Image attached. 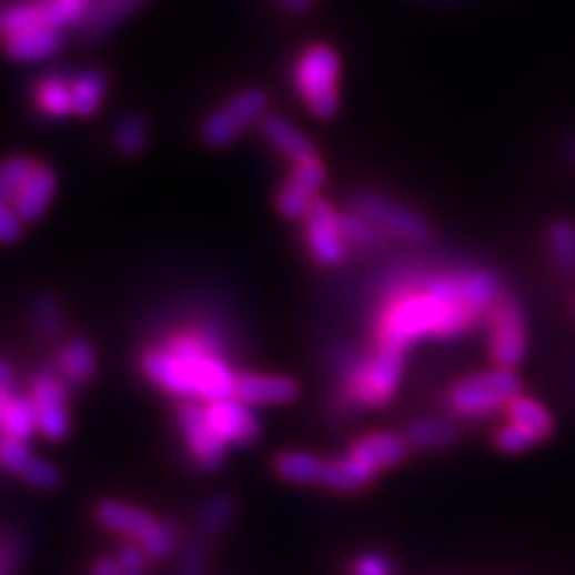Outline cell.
I'll return each mask as SVG.
<instances>
[{
	"label": "cell",
	"mask_w": 575,
	"mask_h": 575,
	"mask_svg": "<svg viewBox=\"0 0 575 575\" xmlns=\"http://www.w3.org/2000/svg\"><path fill=\"white\" fill-rule=\"evenodd\" d=\"M480 317L467 305H445L428 292L405 294L386 314L382 343L407 350L410 341L422 335L456 337L480 322Z\"/></svg>",
	"instance_id": "6da1fadb"
},
{
	"label": "cell",
	"mask_w": 575,
	"mask_h": 575,
	"mask_svg": "<svg viewBox=\"0 0 575 575\" xmlns=\"http://www.w3.org/2000/svg\"><path fill=\"white\" fill-rule=\"evenodd\" d=\"M340 56L324 43L307 48L299 56L294 67V88L303 103L320 120H329L340 109Z\"/></svg>",
	"instance_id": "7a4b0ae2"
},
{
	"label": "cell",
	"mask_w": 575,
	"mask_h": 575,
	"mask_svg": "<svg viewBox=\"0 0 575 575\" xmlns=\"http://www.w3.org/2000/svg\"><path fill=\"white\" fill-rule=\"evenodd\" d=\"M523 391L521 377L512 369H495L461 380L447 396L450 407L467 418H486L507 407Z\"/></svg>",
	"instance_id": "3957f363"
},
{
	"label": "cell",
	"mask_w": 575,
	"mask_h": 575,
	"mask_svg": "<svg viewBox=\"0 0 575 575\" xmlns=\"http://www.w3.org/2000/svg\"><path fill=\"white\" fill-rule=\"evenodd\" d=\"M167 350L188 369L199 396L210 403L235 396L236 375L218 356L210 354L199 337H178Z\"/></svg>",
	"instance_id": "277c9868"
},
{
	"label": "cell",
	"mask_w": 575,
	"mask_h": 575,
	"mask_svg": "<svg viewBox=\"0 0 575 575\" xmlns=\"http://www.w3.org/2000/svg\"><path fill=\"white\" fill-rule=\"evenodd\" d=\"M491 354L501 369L521 365L526 354V324L521 303L501 294L491 310Z\"/></svg>",
	"instance_id": "5b68a950"
},
{
	"label": "cell",
	"mask_w": 575,
	"mask_h": 575,
	"mask_svg": "<svg viewBox=\"0 0 575 575\" xmlns=\"http://www.w3.org/2000/svg\"><path fill=\"white\" fill-rule=\"evenodd\" d=\"M354 211L363 213L373 224H377L389 235L407 239V241H424L431 235L428 222L416 211L405 210L393 203L391 199L363 190L354 196Z\"/></svg>",
	"instance_id": "8992f818"
},
{
	"label": "cell",
	"mask_w": 575,
	"mask_h": 575,
	"mask_svg": "<svg viewBox=\"0 0 575 575\" xmlns=\"http://www.w3.org/2000/svg\"><path fill=\"white\" fill-rule=\"evenodd\" d=\"M403 354L405 350L382 343L375 356L354 377V393L361 401L366 405H384L391 401L403 373Z\"/></svg>",
	"instance_id": "52a82bcc"
},
{
	"label": "cell",
	"mask_w": 575,
	"mask_h": 575,
	"mask_svg": "<svg viewBox=\"0 0 575 575\" xmlns=\"http://www.w3.org/2000/svg\"><path fill=\"white\" fill-rule=\"evenodd\" d=\"M305 235L315 261L337 264L343 259V233L340 213L324 199H315L305 215Z\"/></svg>",
	"instance_id": "ba28073f"
},
{
	"label": "cell",
	"mask_w": 575,
	"mask_h": 575,
	"mask_svg": "<svg viewBox=\"0 0 575 575\" xmlns=\"http://www.w3.org/2000/svg\"><path fill=\"white\" fill-rule=\"evenodd\" d=\"M324 180L326 171L317 158L299 162L278 194L280 213L288 220H305L315 201V192L322 188Z\"/></svg>",
	"instance_id": "9c48e42d"
},
{
	"label": "cell",
	"mask_w": 575,
	"mask_h": 575,
	"mask_svg": "<svg viewBox=\"0 0 575 575\" xmlns=\"http://www.w3.org/2000/svg\"><path fill=\"white\" fill-rule=\"evenodd\" d=\"M180 426L196 463L203 470H218L224 461L226 442L213 431L208 412L196 403H185L180 410Z\"/></svg>",
	"instance_id": "30bf717a"
},
{
	"label": "cell",
	"mask_w": 575,
	"mask_h": 575,
	"mask_svg": "<svg viewBox=\"0 0 575 575\" xmlns=\"http://www.w3.org/2000/svg\"><path fill=\"white\" fill-rule=\"evenodd\" d=\"M213 431L226 442V444H252L259 433V418L250 412V405L239 401L236 396H229L222 401H211L205 410Z\"/></svg>",
	"instance_id": "8fae6325"
},
{
	"label": "cell",
	"mask_w": 575,
	"mask_h": 575,
	"mask_svg": "<svg viewBox=\"0 0 575 575\" xmlns=\"http://www.w3.org/2000/svg\"><path fill=\"white\" fill-rule=\"evenodd\" d=\"M32 401L37 405L39 433L48 440L60 442L69 433L67 414V393L64 389L48 375H39L32 384Z\"/></svg>",
	"instance_id": "7c38bea8"
},
{
	"label": "cell",
	"mask_w": 575,
	"mask_h": 575,
	"mask_svg": "<svg viewBox=\"0 0 575 575\" xmlns=\"http://www.w3.org/2000/svg\"><path fill=\"white\" fill-rule=\"evenodd\" d=\"M296 384L282 375H236L235 396L248 405H282L296 399Z\"/></svg>",
	"instance_id": "4fadbf2b"
},
{
	"label": "cell",
	"mask_w": 575,
	"mask_h": 575,
	"mask_svg": "<svg viewBox=\"0 0 575 575\" xmlns=\"http://www.w3.org/2000/svg\"><path fill=\"white\" fill-rule=\"evenodd\" d=\"M141 369L167 393L178 394V396L196 394L188 369L169 350H148L141 359Z\"/></svg>",
	"instance_id": "5bb4252c"
},
{
	"label": "cell",
	"mask_w": 575,
	"mask_h": 575,
	"mask_svg": "<svg viewBox=\"0 0 575 575\" xmlns=\"http://www.w3.org/2000/svg\"><path fill=\"white\" fill-rule=\"evenodd\" d=\"M97 518L109 531L127 535V537H132V539H141V542L150 535V531L158 523L145 510L134 507V505H129V503L111 501V498L101 501L97 505Z\"/></svg>",
	"instance_id": "9a60e30c"
},
{
	"label": "cell",
	"mask_w": 575,
	"mask_h": 575,
	"mask_svg": "<svg viewBox=\"0 0 575 575\" xmlns=\"http://www.w3.org/2000/svg\"><path fill=\"white\" fill-rule=\"evenodd\" d=\"M56 192V173L48 164H37L34 173L28 178L22 190L13 199V210L20 213L24 222L39 220L52 203Z\"/></svg>",
	"instance_id": "2e32d148"
},
{
	"label": "cell",
	"mask_w": 575,
	"mask_h": 575,
	"mask_svg": "<svg viewBox=\"0 0 575 575\" xmlns=\"http://www.w3.org/2000/svg\"><path fill=\"white\" fill-rule=\"evenodd\" d=\"M261 132L275 150H280L296 164L317 158L314 143L282 115H264L261 120Z\"/></svg>",
	"instance_id": "e0dca14e"
},
{
	"label": "cell",
	"mask_w": 575,
	"mask_h": 575,
	"mask_svg": "<svg viewBox=\"0 0 575 575\" xmlns=\"http://www.w3.org/2000/svg\"><path fill=\"white\" fill-rule=\"evenodd\" d=\"M410 447L412 445L407 444V440L396 433H375L359 440L352 447L350 456L363 461L373 470H384V467L399 465L407 456Z\"/></svg>",
	"instance_id": "ac0fdd59"
},
{
	"label": "cell",
	"mask_w": 575,
	"mask_h": 575,
	"mask_svg": "<svg viewBox=\"0 0 575 575\" xmlns=\"http://www.w3.org/2000/svg\"><path fill=\"white\" fill-rule=\"evenodd\" d=\"M0 424L2 435L30 440L34 431H39L37 424V405L27 396H13L9 389L0 391Z\"/></svg>",
	"instance_id": "d6986e66"
},
{
	"label": "cell",
	"mask_w": 575,
	"mask_h": 575,
	"mask_svg": "<svg viewBox=\"0 0 575 575\" xmlns=\"http://www.w3.org/2000/svg\"><path fill=\"white\" fill-rule=\"evenodd\" d=\"M375 471L371 465H366L363 461L350 456V458H337V461H329L324 463L322 471V484L340 491V493H352V491H361L366 484L373 482Z\"/></svg>",
	"instance_id": "ffe728a7"
},
{
	"label": "cell",
	"mask_w": 575,
	"mask_h": 575,
	"mask_svg": "<svg viewBox=\"0 0 575 575\" xmlns=\"http://www.w3.org/2000/svg\"><path fill=\"white\" fill-rule=\"evenodd\" d=\"M60 43H62V37L58 32V28H34V30H28L18 37L7 39V53L13 60L30 62V60H41V58H48L53 52H58Z\"/></svg>",
	"instance_id": "44dd1931"
},
{
	"label": "cell",
	"mask_w": 575,
	"mask_h": 575,
	"mask_svg": "<svg viewBox=\"0 0 575 575\" xmlns=\"http://www.w3.org/2000/svg\"><path fill=\"white\" fill-rule=\"evenodd\" d=\"M463 303L477 315L491 314L493 305L501 299L497 275L491 271H470L461 275Z\"/></svg>",
	"instance_id": "7402d4cb"
},
{
	"label": "cell",
	"mask_w": 575,
	"mask_h": 575,
	"mask_svg": "<svg viewBox=\"0 0 575 575\" xmlns=\"http://www.w3.org/2000/svg\"><path fill=\"white\" fill-rule=\"evenodd\" d=\"M507 416H510V422L518 424L535 442L548 440L554 431V420L549 416L548 410L531 396L518 394L507 405Z\"/></svg>",
	"instance_id": "603a6c76"
},
{
	"label": "cell",
	"mask_w": 575,
	"mask_h": 575,
	"mask_svg": "<svg viewBox=\"0 0 575 575\" xmlns=\"http://www.w3.org/2000/svg\"><path fill=\"white\" fill-rule=\"evenodd\" d=\"M141 4V0H88L83 18V32L88 37L103 34L109 28L120 24Z\"/></svg>",
	"instance_id": "cb8c5ba5"
},
{
	"label": "cell",
	"mask_w": 575,
	"mask_h": 575,
	"mask_svg": "<svg viewBox=\"0 0 575 575\" xmlns=\"http://www.w3.org/2000/svg\"><path fill=\"white\" fill-rule=\"evenodd\" d=\"M461 437V428L456 422L447 418H420L410 424L405 440L412 447L433 450L454 444Z\"/></svg>",
	"instance_id": "d4e9b609"
},
{
	"label": "cell",
	"mask_w": 575,
	"mask_h": 575,
	"mask_svg": "<svg viewBox=\"0 0 575 575\" xmlns=\"http://www.w3.org/2000/svg\"><path fill=\"white\" fill-rule=\"evenodd\" d=\"M107 92V78L101 71H85L71 79V99L73 113L81 118L94 115L101 107Z\"/></svg>",
	"instance_id": "484cf974"
},
{
	"label": "cell",
	"mask_w": 575,
	"mask_h": 575,
	"mask_svg": "<svg viewBox=\"0 0 575 575\" xmlns=\"http://www.w3.org/2000/svg\"><path fill=\"white\" fill-rule=\"evenodd\" d=\"M34 101H37V107L50 118H64V115L73 113L71 81L58 78V75L41 79L34 88Z\"/></svg>",
	"instance_id": "4316f807"
},
{
	"label": "cell",
	"mask_w": 575,
	"mask_h": 575,
	"mask_svg": "<svg viewBox=\"0 0 575 575\" xmlns=\"http://www.w3.org/2000/svg\"><path fill=\"white\" fill-rule=\"evenodd\" d=\"M275 471L286 482L315 484V482H322L324 463L310 452H284L275 461Z\"/></svg>",
	"instance_id": "83f0119b"
},
{
	"label": "cell",
	"mask_w": 575,
	"mask_h": 575,
	"mask_svg": "<svg viewBox=\"0 0 575 575\" xmlns=\"http://www.w3.org/2000/svg\"><path fill=\"white\" fill-rule=\"evenodd\" d=\"M41 27H48L43 2H18L2 11L0 28H2L4 39L18 37L22 32Z\"/></svg>",
	"instance_id": "f1b7e54d"
},
{
	"label": "cell",
	"mask_w": 575,
	"mask_h": 575,
	"mask_svg": "<svg viewBox=\"0 0 575 575\" xmlns=\"http://www.w3.org/2000/svg\"><path fill=\"white\" fill-rule=\"evenodd\" d=\"M60 366L71 382H85L97 369L94 350L85 340L69 341L60 352Z\"/></svg>",
	"instance_id": "f546056e"
},
{
	"label": "cell",
	"mask_w": 575,
	"mask_h": 575,
	"mask_svg": "<svg viewBox=\"0 0 575 575\" xmlns=\"http://www.w3.org/2000/svg\"><path fill=\"white\" fill-rule=\"evenodd\" d=\"M340 226L343 239H350L365 248H386L389 245V233L382 231L377 224H373L359 211L340 213Z\"/></svg>",
	"instance_id": "4dcf8cb0"
},
{
	"label": "cell",
	"mask_w": 575,
	"mask_h": 575,
	"mask_svg": "<svg viewBox=\"0 0 575 575\" xmlns=\"http://www.w3.org/2000/svg\"><path fill=\"white\" fill-rule=\"evenodd\" d=\"M241 131H243V127L231 113V109L222 107V109H215L205 120V124L201 129V137L211 148H226V145L235 143Z\"/></svg>",
	"instance_id": "1f68e13d"
},
{
	"label": "cell",
	"mask_w": 575,
	"mask_h": 575,
	"mask_svg": "<svg viewBox=\"0 0 575 575\" xmlns=\"http://www.w3.org/2000/svg\"><path fill=\"white\" fill-rule=\"evenodd\" d=\"M552 262L563 273H575V224L561 220L549 229Z\"/></svg>",
	"instance_id": "d6a6232c"
},
{
	"label": "cell",
	"mask_w": 575,
	"mask_h": 575,
	"mask_svg": "<svg viewBox=\"0 0 575 575\" xmlns=\"http://www.w3.org/2000/svg\"><path fill=\"white\" fill-rule=\"evenodd\" d=\"M39 162L27 157H11L4 160L0 169V201L2 203H13L16 194L22 190V185L28 182V178L34 173Z\"/></svg>",
	"instance_id": "836d02e7"
},
{
	"label": "cell",
	"mask_w": 575,
	"mask_h": 575,
	"mask_svg": "<svg viewBox=\"0 0 575 575\" xmlns=\"http://www.w3.org/2000/svg\"><path fill=\"white\" fill-rule=\"evenodd\" d=\"M148 143V124L139 113H127L115 127V148L124 157H139Z\"/></svg>",
	"instance_id": "e575fe53"
},
{
	"label": "cell",
	"mask_w": 575,
	"mask_h": 575,
	"mask_svg": "<svg viewBox=\"0 0 575 575\" xmlns=\"http://www.w3.org/2000/svg\"><path fill=\"white\" fill-rule=\"evenodd\" d=\"M235 498L220 493L205 503V510L199 516V526L205 535H220L235 516Z\"/></svg>",
	"instance_id": "d590c367"
},
{
	"label": "cell",
	"mask_w": 575,
	"mask_h": 575,
	"mask_svg": "<svg viewBox=\"0 0 575 575\" xmlns=\"http://www.w3.org/2000/svg\"><path fill=\"white\" fill-rule=\"evenodd\" d=\"M266 94L259 90V88H248V90H241L236 92L235 97H231L229 101V109L231 113L239 120V124L245 129V127H252L256 122H261L264 118V111H266Z\"/></svg>",
	"instance_id": "8d00e7d4"
},
{
	"label": "cell",
	"mask_w": 575,
	"mask_h": 575,
	"mask_svg": "<svg viewBox=\"0 0 575 575\" xmlns=\"http://www.w3.org/2000/svg\"><path fill=\"white\" fill-rule=\"evenodd\" d=\"M48 27L62 28L83 22L88 0H43Z\"/></svg>",
	"instance_id": "74e56055"
},
{
	"label": "cell",
	"mask_w": 575,
	"mask_h": 575,
	"mask_svg": "<svg viewBox=\"0 0 575 575\" xmlns=\"http://www.w3.org/2000/svg\"><path fill=\"white\" fill-rule=\"evenodd\" d=\"M34 458L37 456L30 452V447L24 440L2 435V440H0V463H2L4 470L24 475V471L28 470V465Z\"/></svg>",
	"instance_id": "f35d334b"
},
{
	"label": "cell",
	"mask_w": 575,
	"mask_h": 575,
	"mask_svg": "<svg viewBox=\"0 0 575 575\" xmlns=\"http://www.w3.org/2000/svg\"><path fill=\"white\" fill-rule=\"evenodd\" d=\"M178 544V528L175 524L162 523L158 521L157 526L150 531V535L141 542V546L145 549V554L154 561H160L164 556H169Z\"/></svg>",
	"instance_id": "ab89813d"
},
{
	"label": "cell",
	"mask_w": 575,
	"mask_h": 575,
	"mask_svg": "<svg viewBox=\"0 0 575 575\" xmlns=\"http://www.w3.org/2000/svg\"><path fill=\"white\" fill-rule=\"evenodd\" d=\"M34 320H37V326L48 337H58L62 333L60 305H58V301L53 299L52 294H39L34 299Z\"/></svg>",
	"instance_id": "60d3db41"
},
{
	"label": "cell",
	"mask_w": 575,
	"mask_h": 575,
	"mask_svg": "<svg viewBox=\"0 0 575 575\" xmlns=\"http://www.w3.org/2000/svg\"><path fill=\"white\" fill-rule=\"evenodd\" d=\"M535 444L537 442L524 428H521L518 424H514V422L501 426L497 435H495V445H497L501 452H507V454H518V452H524V450H528L531 445Z\"/></svg>",
	"instance_id": "b9f144b4"
},
{
	"label": "cell",
	"mask_w": 575,
	"mask_h": 575,
	"mask_svg": "<svg viewBox=\"0 0 575 575\" xmlns=\"http://www.w3.org/2000/svg\"><path fill=\"white\" fill-rule=\"evenodd\" d=\"M24 480H27L30 486H37L41 491H53L60 486V473L58 470L50 465L48 461H41V458H34L28 470L24 471Z\"/></svg>",
	"instance_id": "7bdbcfd3"
},
{
	"label": "cell",
	"mask_w": 575,
	"mask_h": 575,
	"mask_svg": "<svg viewBox=\"0 0 575 575\" xmlns=\"http://www.w3.org/2000/svg\"><path fill=\"white\" fill-rule=\"evenodd\" d=\"M148 554L143 546H137V544H127L122 546L115 561L120 565V572L122 575H145L148 574Z\"/></svg>",
	"instance_id": "ee69618b"
},
{
	"label": "cell",
	"mask_w": 575,
	"mask_h": 575,
	"mask_svg": "<svg viewBox=\"0 0 575 575\" xmlns=\"http://www.w3.org/2000/svg\"><path fill=\"white\" fill-rule=\"evenodd\" d=\"M208 563V546L201 539L190 542L180 558V575H203Z\"/></svg>",
	"instance_id": "f6af8a7d"
},
{
	"label": "cell",
	"mask_w": 575,
	"mask_h": 575,
	"mask_svg": "<svg viewBox=\"0 0 575 575\" xmlns=\"http://www.w3.org/2000/svg\"><path fill=\"white\" fill-rule=\"evenodd\" d=\"M22 218L13 210L11 203H0V241L2 243H16L22 235Z\"/></svg>",
	"instance_id": "bcb514c9"
},
{
	"label": "cell",
	"mask_w": 575,
	"mask_h": 575,
	"mask_svg": "<svg viewBox=\"0 0 575 575\" xmlns=\"http://www.w3.org/2000/svg\"><path fill=\"white\" fill-rule=\"evenodd\" d=\"M354 575H391V565L382 554H365L356 561Z\"/></svg>",
	"instance_id": "7dc6e473"
},
{
	"label": "cell",
	"mask_w": 575,
	"mask_h": 575,
	"mask_svg": "<svg viewBox=\"0 0 575 575\" xmlns=\"http://www.w3.org/2000/svg\"><path fill=\"white\" fill-rule=\"evenodd\" d=\"M92 575H122V572H120V565H118L115 558L103 556V558H99V561L94 563Z\"/></svg>",
	"instance_id": "c3c4849f"
},
{
	"label": "cell",
	"mask_w": 575,
	"mask_h": 575,
	"mask_svg": "<svg viewBox=\"0 0 575 575\" xmlns=\"http://www.w3.org/2000/svg\"><path fill=\"white\" fill-rule=\"evenodd\" d=\"M315 0H280V4L284 7V11L288 13H303L307 11Z\"/></svg>",
	"instance_id": "681fc988"
},
{
	"label": "cell",
	"mask_w": 575,
	"mask_h": 575,
	"mask_svg": "<svg viewBox=\"0 0 575 575\" xmlns=\"http://www.w3.org/2000/svg\"><path fill=\"white\" fill-rule=\"evenodd\" d=\"M0 384H2V389H9V382H11V366H9V361L4 359L2 361V369H0Z\"/></svg>",
	"instance_id": "f907efd6"
},
{
	"label": "cell",
	"mask_w": 575,
	"mask_h": 575,
	"mask_svg": "<svg viewBox=\"0 0 575 575\" xmlns=\"http://www.w3.org/2000/svg\"><path fill=\"white\" fill-rule=\"evenodd\" d=\"M572 160L575 162V143L572 145Z\"/></svg>",
	"instance_id": "816d5d0a"
}]
</instances>
